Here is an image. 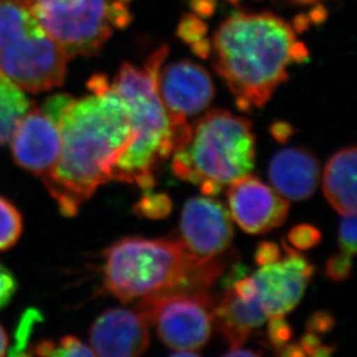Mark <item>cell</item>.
Segmentation results:
<instances>
[{"label": "cell", "mask_w": 357, "mask_h": 357, "mask_svg": "<svg viewBox=\"0 0 357 357\" xmlns=\"http://www.w3.org/2000/svg\"><path fill=\"white\" fill-rule=\"evenodd\" d=\"M271 133L273 135L274 139H277L278 142H284L293 135V128H291V125L279 121V123L272 125Z\"/></svg>", "instance_id": "35"}, {"label": "cell", "mask_w": 357, "mask_h": 357, "mask_svg": "<svg viewBox=\"0 0 357 357\" xmlns=\"http://www.w3.org/2000/svg\"><path fill=\"white\" fill-rule=\"evenodd\" d=\"M42 314L36 309H28L21 317L15 333V344H14L10 355H28V341L31 332L38 321H42Z\"/></svg>", "instance_id": "22"}, {"label": "cell", "mask_w": 357, "mask_h": 357, "mask_svg": "<svg viewBox=\"0 0 357 357\" xmlns=\"http://www.w3.org/2000/svg\"><path fill=\"white\" fill-rule=\"evenodd\" d=\"M24 231V219L13 202L0 196V252L12 249Z\"/></svg>", "instance_id": "19"}, {"label": "cell", "mask_w": 357, "mask_h": 357, "mask_svg": "<svg viewBox=\"0 0 357 357\" xmlns=\"http://www.w3.org/2000/svg\"><path fill=\"white\" fill-rule=\"evenodd\" d=\"M88 87L93 93H100V91H105L108 89L109 86L108 80L103 75H95L88 82Z\"/></svg>", "instance_id": "37"}, {"label": "cell", "mask_w": 357, "mask_h": 357, "mask_svg": "<svg viewBox=\"0 0 357 357\" xmlns=\"http://www.w3.org/2000/svg\"><path fill=\"white\" fill-rule=\"evenodd\" d=\"M167 54L163 45L147 59L144 70L125 63L112 86L128 109L132 128L131 144L112 169V179L142 190L155 186L159 165L174 152L172 126L156 84Z\"/></svg>", "instance_id": "4"}, {"label": "cell", "mask_w": 357, "mask_h": 357, "mask_svg": "<svg viewBox=\"0 0 357 357\" xmlns=\"http://www.w3.org/2000/svg\"><path fill=\"white\" fill-rule=\"evenodd\" d=\"M214 300L209 290L155 294L142 297L137 310L162 342L176 351H196L208 341Z\"/></svg>", "instance_id": "8"}, {"label": "cell", "mask_w": 357, "mask_h": 357, "mask_svg": "<svg viewBox=\"0 0 357 357\" xmlns=\"http://www.w3.org/2000/svg\"><path fill=\"white\" fill-rule=\"evenodd\" d=\"M214 68L226 80L242 112L263 108L288 66L307 58L293 28L271 13H237L228 17L213 40Z\"/></svg>", "instance_id": "2"}, {"label": "cell", "mask_w": 357, "mask_h": 357, "mask_svg": "<svg viewBox=\"0 0 357 357\" xmlns=\"http://www.w3.org/2000/svg\"><path fill=\"white\" fill-rule=\"evenodd\" d=\"M132 20V15L128 12V7L119 0H114L110 8H109V21L112 26L115 27L124 28L128 26Z\"/></svg>", "instance_id": "31"}, {"label": "cell", "mask_w": 357, "mask_h": 357, "mask_svg": "<svg viewBox=\"0 0 357 357\" xmlns=\"http://www.w3.org/2000/svg\"><path fill=\"white\" fill-rule=\"evenodd\" d=\"M228 1H230V3H238L239 0H228Z\"/></svg>", "instance_id": "43"}, {"label": "cell", "mask_w": 357, "mask_h": 357, "mask_svg": "<svg viewBox=\"0 0 357 357\" xmlns=\"http://www.w3.org/2000/svg\"><path fill=\"white\" fill-rule=\"evenodd\" d=\"M192 51L197 56L202 58H207L212 51V45L209 43L208 40L202 38V40H197L195 43L191 44Z\"/></svg>", "instance_id": "36"}, {"label": "cell", "mask_w": 357, "mask_h": 357, "mask_svg": "<svg viewBox=\"0 0 357 357\" xmlns=\"http://www.w3.org/2000/svg\"><path fill=\"white\" fill-rule=\"evenodd\" d=\"M17 289V279L14 274L3 264H0V310L10 303Z\"/></svg>", "instance_id": "29"}, {"label": "cell", "mask_w": 357, "mask_h": 357, "mask_svg": "<svg viewBox=\"0 0 357 357\" xmlns=\"http://www.w3.org/2000/svg\"><path fill=\"white\" fill-rule=\"evenodd\" d=\"M302 3H314V0H298Z\"/></svg>", "instance_id": "41"}, {"label": "cell", "mask_w": 357, "mask_h": 357, "mask_svg": "<svg viewBox=\"0 0 357 357\" xmlns=\"http://www.w3.org/2000/svg\"><path fill=\"white\" fill-rule=\"evenodd\" d=\"M61 156L42 182L61 214L77 215L95 191L112 181V169L132 142L128 109L114 88L73 100L57 124Z\"/></svg>", "instance_id": "1"}, {"label": "cell", "mask_w": 357, "mask_h": 357, "mask_svg": "<svg viewBox=\"0 0 357 357\" xmlns=\"http://www.w3.org/2000/svg\"><path fill=\"white\" fill-rule=\"evenodd\" d=\"M288 239L290 244L294 246V249L309 250L320 242L321 234L316 227L310 225H300L290 230Z\"/></svg>", "instance_id": "23"}, {"label": "cell", "mask_w": 357, "mask_h": 357, "mask_svg": "<svg viewBox=\"0 0 357 357\" xmlns=\"http://www.w3.org/2000/svg\"><path fill=\"white\" fill-rule=\"evenodd\" d=\"M228 186L230 214L246 233H268L286 221L289 204L259 178L246 175Z\"/></svg>", "instance_id": "11"}, {"label": "cell", "mask_w": 357, "mask_h": 357, "mask_svg": "<svg viewBox=\"0 0 357 357\" xmlns=\"http://www.w3.org/2000/svg\"><path fill=\"white\" fill-rule=\"evenodd\" d=\"M89 337L91 348L98 356H140L149 346V325L139 312L115 307L96 318Z\"/></svg>", "instance_id": "14"}, {"label": "cell", "mask_w": 357, "mask_h": 357, "mask_svg": "<svg viewBox=\"0 0 357 357\" xmlns=\"http://www.w3.org/2000/svg\"><path fill=\"white\" fill-rule=\"evenodd\" d=\"M319 162L305 149H284L270 165L274 189L284 199L301 202L310 198L319 182Z\"/></svg>", "instance_id": "15"}, {"label": "cell", "mask_w": 357, "mask_h": 357, "mask_svg": "<svg viewBox=\"0 0 357 357\" xmlns=\"http://www.w3.org/2000/svg\"><path fill=\"white\" fill-rule=\"evenodd\" d=\"M259 353L249 349H242L241 347L231 348V351L226 353V356H258Z\"/></svg>", "instance_id": "39"}, {"label": "cell", "mask_w": 357, "mask_h": 357, "mask_svg": "<svg viewBox=\"0 0 357 357\" xmlns=\"http://www.w3.org/2000/svg\"><path fill=\"white\" fill-rule=\"evenodd\" d=\"M181 234L184 245L197 256H219L231 243L233 222L221 202L209 197H195L183 209Z\"/></svg>", "instance_id": "13"}, {"label": "cell", "mask_w": 357, "mask_h": 357, "mask_svg": "<svg viewBox=\"0 0 357 357\" xmlns=\"http://www.w3.org/2000/svg\"><path fill=\"white\" fill-rule=\"evenodd\" d=\"M207 33L206 24L195 14H188L179 24L177 34L185 43L192 44L205 38Z\"/></svg>", "instance_id": "24"}, {"label": "cell", "mask_w": 357, "mask_h": 357, "mask_svg": "<svg viewBox=\"0 0 357 357\" xmlns=\"http://www.w3.org/2000/svg\"><path fill=\"white\" fill-rule=\"evenodd\" d=\"M356 147L341 149L324 172V193L341 215L356 214Z\"/></svg>", "instance_id": "17"}, {"label": "cell", "mask_w": 357, "mask_h": 357, "mask_svg": "<svg viewBox=\"0 0 357 357\" xmlns=\"http://www.w3.org/2000/svg\"><path fill=\"white\" fill-rule=\"evenodd\" d=\"M300 346L303 349L304 354L309 356H327L334 351V348L323 346L319 337L314 332L305 334L301 340Z\"/></svg>", "instance_id": "30"}, {"label": "cell", "mask_w": 357, "mask_h": 357, "mask_svg": "<svg viewBox=\"0 0 357 357\" xmlns=\"http://www.w3.org/2000/svg\"><path fill=\"white\" fill-rule=\"evenodd\" d=\"M280 259V249L272 242H261L256 251V261L259 266L268 265Z\"/></svg>", "instance_id": "32"}, {"label": "cell", "mask_w": 357, "mask_h": 357, "mask_svg": "<svg viewBox=\"0 0 357 357\" xmlns=\"http://www.w3.org/2000/svg\"><path fill=\"white\" fill-rule=\"evenodd\" d=\"M283 249L287 256L282 260L260 266L251 277L257 300L267 318L284 316L293 310L314 275V266L301 253L286 242Z\"/></svg>", "instance_id": "10"}, {"label": "cell", "mask_w": 357, "mask_h": 357, "mask_svg": "<svg viewBox=\"0 0 357 357\" xmlns=\"http://www.w3.org/2000/svg\"><path fill=\"white\" fill-rule=\"evenodd\" d=\"M34 105L24 89L0 72V147L10 142L17 123Z\"/></svg>", "instance_id": "18"}, {"label": "cell", "mask_w": 357, "mask_h": 357, "mask_svg": "<svg viewBox=\"0 0 357 357\" xmlns=\"http://www.w3.org/2000/svg\"><path fill=\"white\" fill-rule=\"evenodd\" d=\"M267 316L257 298L246 301L231 287L213 307V324L219 328L231 348L241 347L257 327L261 326Z\"/></svg>", "instance_id": "16"}, {"label": "cell", "mask_w": 357, "mask_h": 357, "mask_svg": "<svg viewBox=\"0 0 357 357\" xmlns=\"http://www.w3.org/2000/svg\"><path fill=\"white\" fill-rule=\"evenodd\" d=\"M268 337L274 347L279 348L291 339L293 332L283 316L268 318Z\"/></svg>", "instance_id": "27"}, {"label": "cell", "mask_w": 357, "mask_h": 357, "mask_svg": "<svg viewBox=\"0 0 357 357\" xmlns=\"http://www.w3.org/2000/svg\"><path fill=\"white\" fill-rule=\"evenodd\" d=\"M351 258L353 256L344 252L332 257L327 261L326 267H325L327 277L334 281H342V280L347 279L351 274Z\"/></svg>", "instance_id": "26"}, {"label": "cell", "mask_w": 357, "mask_h": 357, "mask_svg": "<svg viewBox=\"0 0 357 357\" xmlns=\"http://www.w3.org/2000/svg\"><path fill=\"white\" fill-rule=\"evenodd\" d=\"M75 98H72L71 95L68 94H56L52 95L50 98H47L42 105V110L44 115L47 116V119L54 121V124L57 125L59 119H61V114L64 112L66 107H68Z\"/></svg>", "instance_id": "28"}, {"label": "cell", "mask_w": 357, "mask_h": 357, "mask_svg": "<svg viewBox=\"0 0 357 357\" xmlns=\"http://www.w3.org/2000/svg\"><path fill=\"white\" fill-rule=\"evenodd\" d=\"M225 267L219 256H197L181 239L126 237L105 251L103 284L128 303L155 294L209 290Z\"/></svg>", "instance_id": "3"}, {"label": "cell", "mask_w": 357, "mask_h": 357, "mask_svg": "<svg viewBox=\"0 0 357 357\" xmlns=\"http://www.w3.org/2000/svg\"><path fill=\"white\" fill-rule=\"evenodd\" d=\"M215 0H191L193 12L199 17H211L215 10Z\"/></svg>", "instance_id": "34"}, {"label": "cell", "mask_w": 357, "mask_h": 357, "mask_svg": "<svg viewBox=\"0 0 357 357\" xmlns=\"http://www.w3.org/2000/svg\"><path fill=\"white\" fill-rule=\"evenodd\" d=\"M255 146L251 121L226 110H212L191 126L185 144L172 152V170L199 186L205 196H216L252 172Z\"/></svg>", "instance_id": "5"}, {"label": "cell", "mask_w": 357, "mask_h": 357, "mask_svg": "<svg viewBox=\"0 0 357 357\" xmlns=\"http://www.w3.org/2000/svg\"><path fill=\"white\" fill-rule=\"evenodd\" d=\"M8 348V337H7L6 331L0 324V357L5 356Z\"/></svg>", "instance_id": "40"}, {"label": "cell", "mask_w": 357, "mask_h": 357, "mask_svg": "<svg viewBox=\"0 0 357 357\" xmlns=\"http://www.w3.org/2000/svg\"><path fill=\"white\" fill-rule=\"evenodd\" d=\"M119 3H125V5H126V3H128V1H130V0H119Z\"/></svg>", "instance_id": "42"}, {"label": "cell", "mask_w": 357, "mask_h": 357, "mask_svg": "<svg viewBox=\"0 0 357 357\" xmlns=\"http://www.w3.org/2000/svg\"><path fill=\"white\" fill-rule=\"evenodd\" d=\"M172 199L165 193H149L135 206V212L147 219H163L172 212Z\"/></svg>", "instance_id": "21"}, {"label": "cell", "mask_w": 357, "mask_h": 357, "mask_svg": "<svg viewBox=\"0 0 357 357\" xmlns=\"http://www.w3.org/2000/svg\"><path fill=\"white\" fill-rule=\"evenodd\" d=\"M68 61L24 0H0V72L5 77L38 94L64 84Z\"/></svg>", "instance_id": "6"}, {"label": "cell", "mask_w": 357, "mask_h": 357, "mask_svg": "<svg viewBox=\"0 0 357 357\" xmlns=\"http://www.w3.org/2000/svg\"><path fill=\"white\" fill-rule=\"evenodd\" d=\"M31 354L38 356H95L91 347L71 334L61 337L58 344L51 340L40 341L35 344Z\"/></svg>", "instance_id": "20"}, {"label": "cell", "mask_w": 357, "mask_h": 357, "mask_svg": "<svg viewBox=\"0 0 357 357\" xmlns=\"http://www.w3.org/2000/svg\"><path fill=\"white\" fill-rule=\"evenodd\" d=\"M10 142L14 163L40 179L54 170L61 156L59 128L35 105L17 123Z\"/></svg>", "instance_id": "12"}, {"label": "cell", "mask_w": 357, "mask_h": 357, "mask_svg": "<svg viewBox=\"0 0 357 357\" xmlns=\"http://www.w3.org/2000/svg\"><path fill=\"white\" fill-rule=\"evenodd\" d=\"M156 84L168 114L175 151L189 139L190 116L198 115L211 105L215 91L214 84L205 68L188 61H177L160 68Z\"/></svg>", "instance_id": "9"}, {"label": "cell", "mask_w": 357, "mask_h": 357, "mask_svg": "<svg viewBox=\"0 0 357 357\" xmlns=\"http://www.w3.org/2000/svg\"><path fill=\"white\" fill-rule=\"evenodd\" d=\"M278 354L282 356H305L303 349L300 344H283L281 347L277 348Z\"/></svg>", "instance_id": "38"}, {"label": "cell", "mask_w": 357, "mask_h": 357, "mask_svg": "<svg viewBox=\"0 0 357 357\" xmlns=\"http://www.w3.org/2000/svg\"><path fill=\"white\" fill-rule=\"evenodd\" d=\"M68 61L93 56L112 36L109 8L114 0H24Z\"/></svg>", "instance_id": "7"}, {"label": "cell", "mask_w": 357, "mask_h": 357, "mask_svg": "<svg viewBox=\"0 0 357 357\" xmlns=\"http://www.w3.org/2000/svg\"><path fill=\"white\" fill-rule=\"evenodd\" d=\"M356 214L344 215L341 221L339 242L342 252L354 256L356 252Z\"/></svg>", "instance_id": "25"}, {"label": "cell", "mask_w": 357, "mask_h": 357, "mask_svg": "<svg viewBox=\"0 0 357 357\" xmlns=\"http://www.w3.org/2000/svg\"><path fill=\"white\" fill-rule=\"evenodd\" d=\"M334 320L327 312H317L312 314V317L307 323L309 332H318V333H326L333 326Z\"/></svg>", "instance_id": "33"}]
</instances>
